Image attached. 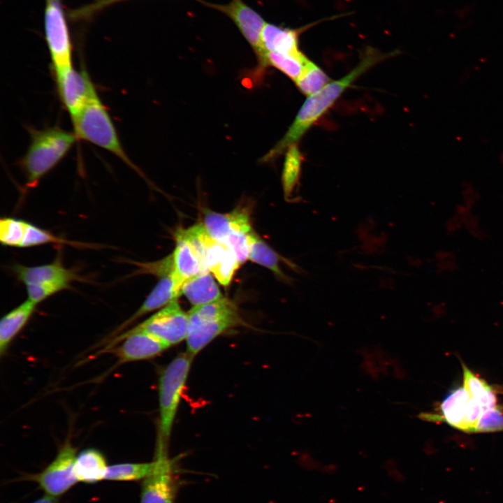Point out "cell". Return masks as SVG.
I'll list each match as a JSON object with an SVG mask.
<instances>
[{
  "label": "cell",
  "mask_w": 503,
  "mask_h": 503,
  "mask_svg": "<svg viewBox=\"0 0 503 503\" xmlns=\"http://www.w3.org/2000/svg\"><path fill=\"white\" fill-rule=\"evenodd\" d=\"M392 53L381 54L368 50L359 64L337 80L330 81L316 93L308 96L284 136L261 159L269 162L277 159L291 145H296L309 129L333 105L358 78Z\"/></svg>",
  "instance_id": "6da1fadb"
},
{
  "label": "cell",
  "mask_w": 503,
  "mask_h": 503,
  "mask_svg": "<svg viewBox=\"0 0 503 503\" xmlns=\"http://www.w3.org/2000/svg\"><path fill=\"white\" fill-rule=\"evenodd\" d=\"M31 140L20 166L26 186L35 187L39 181L66 156L78 139L75 133L53 126L31 129Z\"/></svg>",
  "instance_id": "7a4b0ae2"
},
{
  "label": "cell",
  "mask_w": 503,
  "mask_h": 503,
  "mask_svg": "<svg viewBox=\"0 0 503 503\" xmlns=\"http://www.w3.org/2000/svg\"><path fill=\"white\" fill-rule=\"evenodd\" d=\"M188 317L187 352L193 357L217 337L243 323L235 304L224 297L194 306Z\"/></svg>",
  "instance_id": "3957f363"
},
{
  "label": "cell",
  "mask_w": 503,
  "mask_h": 503,
  "mask_svg": "<svg viewBox=\"0 0 503 503\" xmlns=\"http://www.w3.org/2000/svg\"><path fill=\"white\" fill-rule=\"evenodd\" d=\"M193 358L187 352L178 354L160 376L159 421L155 455L168 454L169 439Z\"/></svg>",
  "instance_id": "277c9868"
},
{
  "label": "cell",
  "mask_w": 503,
  "mask_h": 503,
  "mask_svg": "<svg viewBox=\"0 0 503 503\" xmlns=\"http://www.w3.org/2000/svg\"><path fill=\"white\" fill-rule=\"evenodd\" d=\"M72 124L78 139L110 152L143 175L125 152L111 117L98 94L89 100Z\"/></svg>",
  "instance_id": "5b68a950"
},
{
  "label": "cell",
  "mask_w": 503,
  "mask_h": 503,
  "mask_svg": "<svg viewBox=\"0 0 503 503\" xmlns=\"http://www.w3.org/2000/svg\"><path fill=\"white\" fill-rule=\"evenodd\" d=\"M45 35L52 70L72 67V44L61 0H45Z\"/></svg>",
  "instance_id": "8992f818"
},
{
  "label": "cell",
  "mask_w": 503,
  "mask_h": 503,
  "mask_svg": "<svg viewBox=\"0 0 503 503\" xmlns=\"http://www.w3.org/2000/svg\"><path fill=\"white\" fill-rule=\"evenodd\" d=\"M76 449L66 442L55 458L40 473L31 475L45 495L57 497L71 488L78 481L74 472Z\"/></svg>",
  "instance_id": "52a82bcc"
},
{
  "label": "cell",
  "mask_w": 503,
  "mask_h": 503,
  "mask_svg": "<svg viewBox=\"0 0 503 503\" xmlns=\"http://www.w3.org/2000/svg\"><path fill=\"white\" fill-rule=\"evenodd\" d=\"M60 100L73 121L97 92L89 74L73 66L53 71Z\"/></svg>",
  "instance_id": "ba28073f"
},
{
  "label": "cell",
  "mask_w": 503,
  "mask_h": 503,
  "mask_svg": "<svg viewBox=\"0 0 503 503\" xmlns=\"http://www.w3.org/2000/svg\"><path fill=\"white\" fill-rule=\"evenodd\" d=\"M169 347L150 333L134 327L114 337L103 351H111L120 363H125L154 358Z\"/></svg>",
  "instance_id": "9c48e42d"
},
{
  "label": "cell",
  "mask_w": 503,
  "mask_h": 503,
  "mask_svg": "<svg viewBox=\"0 0 503 503\" xmlns=\"http://www.w3.org/2000/svg\"><path fill=\"white\" fill-rule=\"evenodd\" d=\"M188 324V314L183 311L175 300L135 328L150 333L171 347L186 340Z\"/></svg>",
  "instance_id": "30bf717a"
},
{
  "label": "cell",
  "mask_w": 503,
  "mask_h": 503,
  "mask_svg": "<svg viewBox=\"0 0 503 503\" xmlns=\"http://www.w3.org/2000/svg\"><path fill=\"white\" fill-rule=\"evenodd\" d=\"M155 466L141 484L140 503H174L177 483L173 462L168 455H155Z\"/></svg>",
  "instance_id": "8fae6325"
},
{
  "label": "cell",
  "mask_w": 503,
  "mask_h": 503,
  "mask_svg": "<svg viewBox=\"0 0 503 503\" xmlns=\"http://www.w3.org/2000/svg\"><path fill=\"white\" fill-rule=\"evenodd\" d=\"M201 2L228 16L253 48L256 55L263 52L261 33L266 22L242 0H231L227 4H215L203 1Z\"/></svg>",
  "instance_id": "7c38bea8"
},
{
  "label": "cell",
  "mask_w": 503,
  "mask_h": 503,
  "mask_svg": "<svg viewBox=\"0 0 503 503\" xmlns=\"http://www.w3.org/2000/svg\"><path fill=\"white\" fill-rule=\"evenodd\" d=\"M203 224L208 235L221 243L233 233L252 231L249 212L246 207H238L226 214L207 211Z\"/></svg>",
  "instance_id": "4fadbf2b"
},
{
  "label": "cell",
  "mask_w": 503,
  "mask_h": 503,
  "mask_svg": "<svg viewBox=\"0 0 503 503\" xmlns=\"http://www.w3.org/2000/svg\"><path fill=\"white\" fill-rule=\"evenodd\" d=\"M156 286L147 296L141 306L137 311L121 324L115 333L122 331L129 325L131 324L143 315L152 312L158 309L164 307L170 302L177 300L180 295L182 286L177 283L174 270L161 275Z\"/></svg>",
  "instance_id": "5bb4252c"
},
{
  "label": "cell",
  "mask_w": 503,
  "mask_h": 503,
  "mask_svg": "<svg viewBox=\"0 0 503 503\" xmlns=\"http://www.w3.org/2000/svg\"><path fill=\"white\" fill-rule=\"evenodd\" d=\"M13 270L17 278L24 285L45 282H64L71 283L74 281H83V278L74 270L66 268L59 256L48 264L26 266L15 264Z\"/></svg>",
  "instance_id": "9a60e30c"
},
{
  "label": "cell",
  "mask_w": 503,
  "mask_h": 503,
  "mask_svg": "<svg viewBox=\"0 0 503 503\" xmlns=\"http://www.w3.org/2000/svg\"><path fill=\"white\" fill-rule=\"evenodd\" d=\"M205 261L209 271L212 272L224 286L230 284L236 270L240 265L231 249L210 235L206 240Z\"/></svg>",
  "instance_id": "2e32d148"
},
{
  "label": "cell",
  "mask_w": 503,
  "mask_h": 503,
  "mask_svg": "<svg viewBox=\"0 0 503 503\" xmlns=\"http://www.w3.org/2000/svg\"><path fill=\"white\" fill-rule=\"evenodd\" d=\"M175 237L176 246L172 255L173 270L177 283L182 286L189 279L208 271L196 249L179 231Z\"/></svg>",
  "instance_id": "e0dca14e"
},
{
  "label": "cell",
  "mask_w": 503,
  "mask_h": 503,
  "mask_svg": "<svg viewBox=\"0 0 503 503\" xmlns=\"http://www.w3.org/2000/svg\"><path fill=\"white\" fill-rule=\"evenodd\" d=\"M249 259L270 270L280 280L291 283V278L286 276L280 268V262L288 263L293 270L301 272L302 269L293 262L280 256L253 231L249 234Z\"/></svg>",
  "instance_id": "ac0fdd59"
},
{
  "label": "cell",
  "mask_w": 503,
  "mask_h": 503,
  "mask_svg": "<svg viewBox=\"0 0 503 503\" xmlns=\"http://www.w3.org/2000/svg\"><path fill=\"white\" fill-rule=\"evenodd\" d=\"M298 29L283 28L275 24L265 23L261 33L263 52H276L283 54H298Z\"/></svg>",
  "instance_id": "d6986e66"
},
{
  "label": "cell",
  "mask_w": 503,
  "mask_h": 503,
  "mask_svg": "<svg viewBox=\"0 0 503 503\" xmlns=\"http://www.w3.org/2000/svg\"><path fill=\"white\" fill-rule=\"evenodd\" d=\"M36 304L27 300L5 314L0 321V353L6 351L10 342L24 327L33 314Z\"/></svg>",
  "instance_id": "ffe728a7"
},
{
  "label": "cell",
  "mask_w": 503,
  "mask_h": 503,
  "mask_svg": "<svg viewBox=\"0 0 503 503\" xmlns=\"http://www.w3.org/2000/svg\"><path fill=\"white\" fill-rule=\"evenodd\" d=\"M181 292L194 306L215 301L223 298L210 272H203L185 281Z\"/></svg>",
  "instance_id": "44dd1931"
},
{
  "label": "cell",
  "mask_w": 503,
  "mask_h": 503,
  "mask_svg": "<svg viewBox=\"0 0 503 503\" xmlns=\"http://www.w3.org/2000/svg\"><path fill=\"white\" fill-rule=\"evenodd\" d=\"M108 465L103 455L94 449L77 455L74 472L78 481L94 483L105 480Z\"/></svg>",
  "instance_id": "7402d4cb"
},
{
  "label": "cell",
  "mask_w": 503,
  "mask_h": 503,
  "mask_svg": "<svg viewBox=\"0 0 503 503\" xmlns=\"http://www.w3.org/2000/svg\"><path fill=\"white\" fill-rule=\"evenodd\" d=\"M257 57L261 70L268 66H272L294 82L299 78L309 61L301 52L298 54H283L263 51Z\"/></svg>",
  "instance_id": "603a6c76"
},
{
  "label": "cell",
  "mask_w": 503,
  "mask_h": 503,
  "mask_svg": "<svg viewBox=\"0 0 503 503\" xmlns=\"http://www.w3.org/2000/svg\"><path fill=\"white\" fill-rule=\"evenodd\" d=\"M469 396L464 386L458 387L448 394L441 404L442 418L449 425L462 431Z\"/></svg>",
  "instance_id": "cb8c5ba5"
},
{
  "label": "cell",
  "mask_w": 503,
  "mask_h": 503,
  "mask_svg": "<svg viewBox=\"0 0 503 503\" xmlns=\"http://www.w3.org/2000/svg\"><path fill=\"white\" fill-rule=\"evenodd\" d=\"M302 154L296 145L289 147L285 154L282 182L286 199L290 201L298 184L301 167Z\"/></svg>",
  "instance_id": "d4e9b609"
},
{
  "label": "cell",
  "mask_w": 503,
  "mask_h": 503,
  "mask_svg": "<svg viewBox=\"0 0 503 503\" xmlns=\"http://www.w3.org/2000/svg\"><path fill=\"white\" fill-rule=\"evenodd\" d=\"M154 466V460L150 462H125L109 465L105 480L114 481H143L152 473Z\"/></svg>",
  "instance_id": "484cf974"
},
{
  "label": "cell",
  "mask_w": 503,
  "mask_h": 503,
  "mask_svg": "<svg viewBox=\"0 0 503 503\" xmlns=\"http://www.w3.org/2000/svg\"><path fill=\"white\" fill-rule=\"evenodd\" d=\"M462 367L463 386L469 393L488 408L497 406V397L492 386L474 374L465 364L462 363Z\"/></svg>",
  "instance_id": "4316f807"
},
{
  "label": "cell",
  "mask_w": 503,
  "mask_h": 503,
  "mask_svg": "<svg viewBox=\"0 0 503 503\" xmlns=\"http://www.w3.org/2000/svg\"><path fill=\"white\" fill-rule=\"evenodd\" d=\"M332 81L326 73L314 62L309 61L299 77L295 82L298 89L309 96Z\"/></svg>",
  "instance_id": "83f0119b"
},
{
  "label": "cell",
  "mask_w": 503,
  "mask_h": 503,
  "mask_svg": "<svg viewBox=\"0 0 503 503\" xmlns=\"http://www.w3.org/2000/svg\"><path fill=\"white\" fill-rule=\"evenodd\" d=\"M68 244L79 246V243L57 236L50 231L27 222L20 248L36 247L46 244Z\"/></svg>",
  "instance_id": "f1b7e54d"
},
{
  "label": "cell",
  "mask_w": 503,
  "mask_h": 503,
  "mask_svg": "<svg viewBox=\"0 0 503 503\" xmlns=\"http://www.w3.org/2000/svg\"><path fill=\"white\" fill-rule=\"evenodd\" d=\"M26 221L14 217H2L0 220V241L8 247H20L24 234Z\"/></svg>",
  "instance_id": "f546056e"
},
{
  "label": "cell",
  "mask_w": 503,
  "mask_h": 503,
  "mask_svg": "<svg viewBox=\"0 0 503 503\" xmlns=\"http://www.w3.org/2000/svg\"><path fill=\"white\" fill-rule=\"evenodd\" d=\"M70 286V283L64 282H45L25 285L27 299L36 305L58 292L69 289Z\"/></svg>",
  "instance_id": "4dcf8cb0"
},
{
  "label": "cell",
  "mask_w": 503,
  "mask_h": 503,
  "mask_svg": "<svg viewBox=\"0 0 503 503\" xmlns=\"http://www.w3.org/2000/svg\"><path fill=\"white\" fill-rule=\"evenodd\" d=\"M503 430V413L498 406L489 408L481 416L475 432H489Z\"/></svg>",
  "instance_id": "1f68e13d"
},
{
  "label": "cell",
  "mask_w": 503,
  "mask_h": 503,
  "mask_svg": "<svg viewBox=\"0 0 503 503\" xmlns=\"http://www.w3.org/2000/svg\"><path fill=\"white\" fill-rule=\"evenodd\" d=\"M126 0H96L88 5L70 12V17L74 20L88 18L96 13L115 3Z\"/></svg>",
  "instance_id": "d6a6232c"
},
{
  "label": "cell",
  "mask_w": 503,
  "mask_h": 503,
  "mask_svg": "<svg viewBox=\"0 0 503 503\" xmlns=\"http://www.w3.org/2000/svg\"><path fill=\"white\" fill-rule=\"evenodd\" d=\"M32 503H58V502H57L55 497L45 495L43 497L37 499Z\"/></svg>",
  "instance_id": "836d02e7"
}]
</instances>
